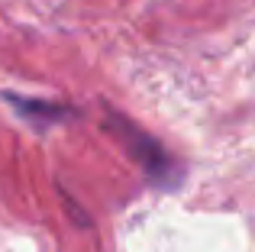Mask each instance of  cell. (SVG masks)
<instances>
[{"label": "cell", "mask_w": 255, "mask_h": 252, "mask_svg": "<svg viewBox=\"0 0 255 252\" xmlns=\"http://www.w3.org/2000/svg\"><path fill=\"white\" fill-rule=\"evenodd\" d=\"M107 129L117 136V142L126 149V155L145 171V178H149L152 184H158V188H174V184H181V165L168 155V149H165L155 136L139 129L129 117L117 114V110H107Z\"/></svg>", "instance_id": "cell-1"}, {"label": "cell", "mask_w": 255, "mask_h": 252, "mask_svg": "<svg viewBox=\"0 0 255 252\" xmlns=\"http://www.w3.org/2000/svg\"><path fill=\"white\" fill-rule=\"evenodd\" d=\"M6 101H10V107L16 110L19 117H26V120L32 123H58V120H68V117H78L75 107H68V104H55V101H39V97H19V94H6Z\"/></svg>", "instance_id": "cell-2"}]
</instances>
